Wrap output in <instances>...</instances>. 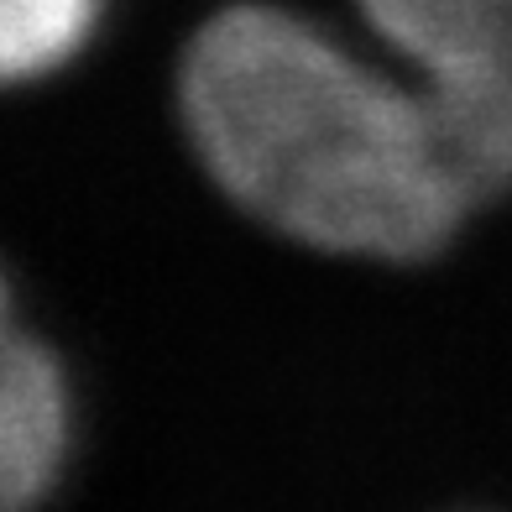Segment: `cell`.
<instances>
[{
	"mask_svg": "<svg viewBox=\"0 0 512 512\" xmlns=\"http://www.w3.org/2000/svg\"><path fill=\"white\" fill-rule=\"evenodd\" d=\"M183 121L230 199L319 251L413 262L471 204L413 89L277 6L204 21L183 58Z\"/></svg>",
	"mask_w": 512,
	"mask_h": 512,
	"instance_id": "obj_1",
	"label": "cell"
},
{
	"mask_svg": "<svg viewBox=\"0 0 512 512\" xmlns=\"http://www.w3.org/2000/svg\"><path fill=\"white\" fill-rule=\"evenodd\" d=\"M418 74V105L465 199L512 189V0H356Z\"/></svg>",
	"mask_w": 512,
	"mask_h": 512,
	"instance_id": "obj_2",
	"label": "cell"
},
{
	"mask_svg": "<svg viewBox=\"0 0 512 512\" xmlns=\"http://www.w3.org/2000/svg\"><path fill=\"white\" fill-rule=\"evenodd\" d=\"M68 455V387L0 277V512H32Z\"/></svg>",
	"mask_w": 512,
	"mask_h": 512,
	"instance_id": "obj_3",
	"label": "cell"
},
{
	"mask_svg": "<svg viewBox=\"0 0 512 512\" xmlns=\"http://www.w3.org/2000/svg\"><path fill=\"white\" fill-rule=\"evenodd\" d=\"M100 0H0V84L68 63L95 32Z\"/></svg>",
	"mask_w": 512,
	"mask_h": 512,
	"instance_id": "obj_4",
	"label": "cell"
}]
</instances>
